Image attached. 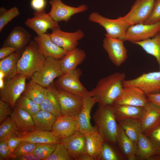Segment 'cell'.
<instances>
[{"mask_svg":"<svg viewBox=\"0 0 160 160\" xmlns=\"http://www.w3.org/2000/svg\"><path fill=\"white\" fill-rule=\"evenodd\" d=\"M50 35L52 40L57 45L67 52L76 48L79 41L84 36L80 29L73 32H66L62 31L59 26L52 30Z\"/></svg>","mask_w":160,"mask_h":160,"instance_id":"obj_13","label":"cell"},{"mask_svg":"<svg viewBox=\"0 0 160 160\" xmlns=\"http://www.w3.org/2000/svg\"><path fill=\"white\" fill-rule=\"evenodd\" d=\"M74 159L61 142L57 144L51 155L46 160H72Z\"/></svg>","mask_w":160,"mask_h":160,"instance_id":"obj_42","label":"cell"},{"mask_svg":"<svg viewBox=\"0 0 160 160\" xmlns=\"http://www.w3.org/2000/svg\"><path fill=\"white\" fill-rule=\"evenodd\" d=\"M82 72L79 68L64 73L58 78L56 85L58 89L83 96L88 91L80 81Z\"/></svg>","mask_w":160,"mask_h":160,"instance_id":"obj_10","label":"cell"},{"mask_svg":"<svg viewBox=\"0 0 160 160\" xmlns=\"http://www.w3.org/2000/svg\"><path fill=\"white\" fill-rule=\"evenodd\" d=\"M111 106L118 122L128 119L140 121L141 119L143 107L115 104L111 105Z\"/></svg>","mask_w":160,"mask_h":160,"instance_id":"obj_26","label":"cell"},{"mask_svg":"<svg viewBox=\"0 0 160 160\" xmlns=\"http://www.w3.org/2000/svg\"><path fill=\"white\" fill-rule=\"evenodd\" d=\"M49 3L51 8L48 14L57 22L64 21L66 23L74 15L84 12L88 8L85 4L75 7L70 6L64 4L61 0H50Z\"/></svg>","mask_w":160,"mask_h":160,"instance_id":"obj_12","label":"cell"},{"mask_svg":"<svg viewBox=\"0 0 160 160\" xmlns=\"http://www.w3.org/2000/svg\"><path fill=\"white\" fill-rule=\"evenodd\" d=\"M64 73L60 59L52 57L46 58L41 68L31 76V79L44 87L47 88L54 80Z\"/></svg>","mask_w":160,"mask_h":160,"instance_id":"obj_4","label":"cell"},{"mask_svg":"<svg viewBox=\"0 0 160 160\" xmlns=\"http://www.w3.org/2000/svg\"><path fill=\"white\" fill-rule=\"evenodd\" d=\"M37 44L46 57H52L60 59L68 52L57 45L51 39L50 34L45 33L34 37Z\"/></svg>","mask_w":160,"mask_h":160,"instance_id":"obj_19","label":"cell"},{"mask_svg":"<svg viewBox=\"0 0 160 160\" xmlns=\"http://www.w3.org/2000/svg\"><path fill=\"white\" fill-rule=\"evenodd\" d=\"M155 0H136L129 12L118 18L127 26L142 23L149 17L152 11Z\"/></svg>","mask_w":160,"mask_h":160,"instance_id":"obj_6","label":"cell"},{"mask_svg":"<svg viewBox=\"0 0 160 160\" xmlns=\"http://www.w3.org/2000/svg\"><path fill=\"white\" fill-rule=\"evenodd\" d=\"M5 78H6L5 74L2 71L0 70V79H4Z\"/></svg>","mask_w":160,"mask_h":160,"instance_id":"obj_54","label":"cell"},{"mask_svg":"<svg viewBox=\"0 0 160 160\" xmlns=\"http://www.w3.org/2000/svg\"><path fill=\"white\" fill-rule=\"evenodd\" d=\"M144 134L148 138L154 148V160H160V122Z\"/></svg>","mask_w":160,"mask_h":160,"instance_id":"obj_37","label":"cell"},{"mask_svg":"<svg viewBox=\"0 0 160 160\" xmlns=\"http://www.w3.org/2000/svg\"><path fill=\"white\" fill-rule=\"evenodd\" d=\"M23 52L17 50L0 60V70L5 74L6 78L9 79L17 74V63Z\"/></svg>","mask_w":160,"mask_h":160,"instance_id":"obj_31","label":"cell"},{"mask_svg":"<svg viewBox=\"0 0 160 160\" xmlns=\"http://www.w3.org/2000/svg\"><path fill=\"white\" fill-rule=\"evenodd\" d=\"M115 146L105 141L97 160H124L120 151Z\"/></svg>","mask_w":160,"mask_h":160,"instance_id":"obj_36","label":"cell"},{"mask_svg":"<svg viewBox=\"0 0 160 160\" xmlns=\"http://www.w3.org/2000/svg\"><path fill=\"white\" fill-rule=\"evenodd\" d=\"M18 135L22 141L36 144H58L61 140L54 135L51 131L36 129L23 132H19Z\"/></svg>","mask_w":160,"mask_h":160,"instance_id":"obj_23","label":"cell"},{"mask_svg":"<svg viewBox=\"0 0 160 160\" xmlns=\"http://www.w3.org/2000/svg\"><path fill=\"white\" fill-rule=\"evenodd\" d=\"M146 95L149 101L160 106V93Z\"/></svg>","mask_w":160,"mask_h":160,"instance_id":"obj_51","label":"cell"},{"mask_svg":"<svg viewBox=\"0 0 160 160\" xmlns=\"http://www.w3.org/2000/svg\"><path fill=\"white\" fill-rule=\"evenodd\" d=\"M31 35L23 27H15L6 39L2 46L12 47L23 52L31 41Z\"/></svg>","mask_w":160,"mask_h":160,"instance_id":"obj_21","label":"cell"},{"mask_svg":"<svg viewBox=\"0 0 160 160\" xmlns=\"http://www.w3.org/2000/svg\"><path fill=\"white\" fill-rule=\"evenodd\" d=\"M85 135L87 153L94 160H97L105 141L97 130Z\"/></svg>","mask_w":160,"mask_h":160,"instance_id":"obj_30","label":"cell"},{"mask_svg":"<svg viewBox=\"0 0 160 160\" xmlns=\"http://www.w3.org/2000/svg\"><path fill=\"white\" fill-rule=\"evenodd\" d=\"M15 106H19L28 112L32 116L40 111V105L23 95L18 100Z\"/></svg>","mask_w":160,"mask_h":160,"instance_id":"obj_40","label":"cell"},{"mask_svg":"<svg viewBox=\"0 0 160 160\" xmlns=\"http://www.w3.org/2000/svg\"><path fill=\"white\" fill-rule=\"evenodd\" d=\"M47 88L46 95L40 105L41 109L48 112L57 117L60 116L62 115L56 88L50 86Z\"/></svg>","mask_w":160,"mask_h":160,"instance_id":"obj_29","label":"cell"},{"mask_svg":"<svg viewBox=\"0 0 160 160\" xmlns=\"http://www.w3.org/2000/svg\"><path fill=\"white\" fill-rule=\"evenodd\" d=\"M33 16L25 22V25L33 30L38 36L46 33L47 30L52 31L59 26L58 22L54 21L46 13L45 9L35 11Z\"/></svg>","mask_w":160,"mask_h":160,"instance_id":"obj_14","label":"cell"},{"mask_svg":"<svg viewBox=\"0 0 160 160\" xmlns=\"http://www.w3.org/2000/svg\"><path fill=\"white\" fill-rule=\"evenodd\" d=\"M32 117L36 129L48 131H51L57 119L51 113L42 110Z\"/></svg>","mask_w":160,"mask_h":160,"instance_id":"obj_33","label":"cell"},{"mask_svg":"<svg viewBox=\"0 0 160 160\" xmlns=\"http://www.w3.org/2000/svg\"><path fill=\"white\" fill-rule=\"evenodd\" d=\"M20 14L18 9L13 7L9 9L2 7L0 9V32L5 26Z\"/></svg>","mask_w":160,"mask_h":160,"instance_id":"obj_39","label":"cell"},{"mask_svg":"<svg viewBox=\"0 0 160 160\" xmlns=\"http://www.w3.org/2000/svg\"><path fill=\"white\" fill-rule=\"evenodd\" d=\"M76 160H94V159L88 153H86L80 155Z\"/></svg>","mask_w":160,"mask_h":160,"instance_id":"obj_52","label":"cell"},{"mask_svg":"<svg viewBox=\"0 0 160 160\" xmlns=\"http://www.w3.org/2000/svg\"><path fill=\"white\" fill-rule=\"evenodd\" d=\"M17 51L16 49L12 47L2 46L0 49V60Z\"/></svg>","mask_w":160,"mask_h":160,"instance_id":"obj_49","label":"cell"},{"mask_svg":"<svg viewBox=\"0 0 160 160\" xmlns=\"http://www.w3.org/2000/svg\"><path fill=\"white\" fill-rule=\"evenodd\" d=\"M148 101L146 94L139 88L125 87H123L113 104L143 107Z\"/></svg>","mask_w":160,"mask_h":160,"instance_id":"obj_17","label":"cell"},{"mask_svg":"<svg viewBox=\"0 0 160 160\" xmlns=\"http://www.w3.org/2000/svg\"><path fill=\"white\" fill-rule=\"evenodd\" d=\"M12 109L7 103L0 100V124H1L10 115Z\"/></svg>","mask_w":160,"mask_h":160,"instance_id":"obj_46","label":"cell"},{"mask_svg":"<svg viewBox=\"0 0 160 160\" xmlns=\"http://www.w3.org/2000/svg\"><path fill=\"white\" fill-rule=\"evenodd\" d=\"M18 131L13 121L10 116L0 125V140L18 134Z\"/></svg>","mask_w":160,"mask_h":160,"instance_id":"obj_38","label":"cell"},{"mask_svg":"<svg viewBox=\"0 0 160 160\" xmlns=\"http://www.w3.org/2000/svg\"><path fill=\"white\" fill-rule=\"evenodd\" d=\"M160 21V0H155L151 12L148 18L142 23L152 24Z\"/></svg>","mask_w":160,"mask_h":160,"instance_id":"obj_44","label":"cell"},{"mask_svg":"<svg viewBox=\"0 0 160 160\" xmlns=\"http://www.w3.org/2000/svg\"><path fill=\"white\" fill-rule=\"evenodd\" d=\"M155 149L152 143L142 132L136 143V160H154Z\"/></svg>","mask_w":160,"mask_h":160,"instance_id":"obj_28","label":"cell"},{"mask_svg":"<svg viewBox=\"0 0 160 160\" xmlns=\"http://www.w3.org/2000/svg\"><path fill=\"white\" fill-rule=\"evenodd\" d=\"M47 91V88H45L31 79L26 86L22 95L40 105L44 100Z\"/></svg>","mask_w":160,"mask_h":160,"instance_id":"obj_34","label":"cell"},{"mask_svg":"<svg viewBox=\"0 0 160 160\" xmlns=\"http://www.w3.org/2000/svg\"><path fill=\"white\" fill-rule=\"evenodd\" d=\"M93 119L95 126L105 141L116 145L119 125L111 105L98 104Z\"/></svg>","mask_w":160,"mask_h":160,"instance_id":"obj_2","label":"cell"},{"mask_svg":"<svg viewBox=\"0 0 160 160\" xmlns=\"http://www.w3.org/2000/svg\"><path fill=\"white\" fill-rule=\"evenodd\" d=\"M37 144L22 141L12 153V159L14 157L31 153L33 152Z\"/></svg>","mask_w":160,"mask_h":160,"instance_id":"obj_43","label":"cell"},{"mask_svg":"<svg viewBox=\"0 0 160 160\" xmlns=\"http://www.w3.org/2000/svg\"><path fill=\"white\" fill-rule=\"evenodd\" d=\"M78 130V116L62 115L57 117L51 132L61 140L73 135Z\"/></svg>","mask_w":160,"mask_h":160,"instance_id":"obj_16","label":"cell"},{"mask_svg":"<svg viewBox=\"0 0 160 160\" xmlns=\"http://www.w3.org/2000/svg\"><path fill=\"white\" fill-rule=\"evenodd\" d=\"M4 79H0V89H2L4 87L5 81Z\"/></svg>","mask_w":160,"mask_h":160,"instance_id":"obj_53","label":"cell"},{"mask_svg":"<svg viewBox=\"0 0 160 160\" xmlns=\"http://www.w3.org/2000/svg\"><path fill=\"white\" fill-rule=\"evenodd\" d=\"M57 144H37L32 153L39 157L41 160H46L52 153L55 149Z\"/></svg>","mask_w":160,"mask_h":160,"instance_id":"obj_41","label":"cell"},{"mask_svg":"<svg viewBox=\"0 0 160 160\" xmlns=\"http://www.w3.org/2000/svg\"><path fill=\"white\" fill-rule=\"evenodd\" d=\"M46 4V0H31V6L35 11L44 9Z\"/></svg>","mask_w":160,"mask_h":160,"instance_id":"obj_48","label":"cell"},{"mask_svg":"<svg viewBox=\"0 0 160 160\" xmlns=\"http://www.w3.org/2000/svg\"><path fill=\"white\" fill-rule=\"evenodd\" d=\"M56 91L62 115L78 116L83 106V97L59 89Z\"/></svg>","mask_w":160,"mask_h":160,"instance_id":"obj_9","label":"cell"},{"mask_svg":"<svg viewBox=\"0 0 160 160\" xmlns=\"http://www.w3.org/2000/svg\"><path fill=\"white\" fill-rule=\"evenodd\" d=\"M74 160L82 154L87 153L85 135L77 131L73 135L61 140Z\"/></svg>","mask_w":160,"mask_h":160,"instance_id":"obj_22","label":"cell"},{"mask_svg":"<svg viewBox=\"0 0 160 160\" xmlns=\"http://www.w3.org/2000/svg\"><path fill=\"white\" fill-rule=\"evenodd\" d=\"M7 139L8 146L12 154L22 140L18 134L12 136Z\"/></svg>","mask_w":160,"mask_h":160,"instance_id":"obj_47","label":"cell"},{"mask_svg":"<svg viewBox=\"0 0 160 160\" xmlns=\"http://www.w3.org/2000/svg\"><path fill=\"white\" fill-rule=\"evenodd\" d=\"M119 125L117 145H118L119 151L125 159L135 160L136 144L128 137L119 124Z\"/></svg>","mask_w":160,"mask_h":160,"instance_id":"obj_27","label":"cell"},{"mask_svg":"<svg viewBox=\"0 0 160 160\" xmlns=\"http://www.w3.org/2000/svg\"><path fill=\"white\" fill-rule=\"evenodd\" d=\"M46 58L36 41L31 40L18 61L17 74L31 77L41 68Z\"/></svg>","mask_w":160,"mask_h":160,"instance_id":"obj_3","label":"cell"},{"mask_svg":"<svg viewBox=\"0 0 160 160\" xmlns=\"http://www.w3.org/2000/svg\"><path fill=\"white\" fill-rule=\"evenodd\" d=\"M83 105L82 110L78 115L79 130V132L86 135L93 131H97L96 127L93 126L90 122L91 111L96 100L90 95L88 92L83 96Z\"/></svg>","mask_w":160,"mask_h":160,"instance_id":"obj_18","label":"cell"},{"mask_svg":"<svg viewBox=\"0 0 160 160\" xmlns=\"http://www.w3.org/2000/svg\"><path fill=\"white\" fill-rule=\"evenodd\" d=\"M132 43L140 46L147 53L155 57L160 71V31L152 38Z\"/></svg>","mask_w":160,"mask_h":160,"instance_id":"obj_32","label":"cell"},{"mask_svg":"<svg viewBox=\"0 0 160 160\" xmlns=\"http://www.w3.org/2000/svg\"><path fill=\"white\" fill-rule=\"evenodd\" d=\"M123 86L137 87L146 95L159 93L160 71L143 73L135 79H125Z\"/></svg>","mask_w":160,"mask_h":160,"instance_id":"obj_7","label":"cell"},{"mask_svg":"<svg viewBox=\"0 0 160 160\" xmlns=\"http://www.w3.org/2000/svg\"><path fill=\"white\" fill-rule=\"evenodd\" d=\"M86 54L84 51L77 47L68 52L60 59L61 67L64 73L73 71L84 60Z\"/></svg>","mask_w":160,"mask_h":160,"instance_id":"obj_25","label":"cell"},{"mask_svg":"<svg viewBox=\"0 0 160 160\" xmlns=\"http://www.w3.org/2000/svg\"><path fill=\"white\" fill-rule=\"evenodd\" d=\"M128 137L136 144L140 134L142 133L140 120L128 119L118 122Z\"/></svg>","mask_w":160,"mask_h":160,"instance_id":"obj_35","label":"cell"},{"mask_svg":"<svg viewBox=\"0 0 160 160\" xmlns=\"http://www.w3.org/2000/svg\"><path fill=\"white\" fill-rule=\"evenodd\" d=\"M27 77L18 74L5 81L4 88L0 90V100L8 104L13 109L26 87Z\"/></svg>","mask_w":160,"mask_h":160,"instance_id":"obj_5","label":"cell"},{"mask_svg":"<svg viewBox=\"0 0 160 160\" xmlns=\"http://www.w3.org/2000/svg\"><path fill=\"white\" fill-rule=\"evenodd\" d=\"M140 121L142 132L145 134L160 122V106L148 101L143 107Z\"/></svg>","mask_w":160,"mask_h":160,"instance_id":"obj_20","label":"cell"},{"mask_svg":"<svg viewBox=\"0 0 160 160\" xmlns=\"http://www.w3.org/2000/svg\"><path fill=\"white\" fill-rule=\"evenodd\" d=\"M160 31V21L152 24L140 23L129 26L121 39L132 43L143 41L154 36Z\"/></svg>","mask_w":160,"mask_h":160,"instance_id":"obj_8","label":"cell"},{"mask_svg":"<svg viewBox=\"0 0 160 160\" xmlns=\"http://www.w3.org/2000/svg\"><path fill=\"white\" fill-rule=\"evenodd\" d=\"M12 154L8 145L7 139L0 140V160L12 159Z\"/></svg>","mask_w":160,"mask_h":160,"instance_id":"obj_45","label":"cell"},{"mask_svg":"<svg viewBox=\"0 0 160 160\" xmlns=\"http://www.w3.org/2000/svg\"><path fill=\"white\" fill-rule=\"evenodd\" d=\"M125 78L124 73H113L100 79L95 87L88 93L98 104L112 105L121 92Z\"/></svg>","mask_w":160,"mask_h":160,"instance_id":"obj_1","label":"cell"},{"mask_svg":"<svg viewBox=\"0 0 160 160\" xmlns=\"http://www.w3.org/2000/svg\"><path fill=\"white\" fill-rule=\"evenodd\" d=\"M89 21L97 23L105 30V36L121 39L129 27L121 22L117 18L110 19L101 15L96 12L91 13L89 16Z\"/></svg>","mask_w":160,"mask_h":160,"instance_id":"obj_11","label":"cell"},{"mask_svg":"<svg viewBox=\"0 0 160 160\" xmlns=\"http://www.w3.org/2000/svg\"><path fill=\"white\" fill-rule=\"evenodd\" d=\"M18 132H23L36 129L32 116L21 108L15 106L10 115Z\"/></svg>","mask_w":160,"mask_h":160,"instance_id":"obj_24","label":"cell"},{"mask_svg":"<svg viewBox=\"0 0 160 160\" xmlns=\"http://www.w3.org/2000/svg\"><path fill=\"white\" fill-rule=\"evenodd\" d=\"M14 160H41V159L32 153L13 158Z\"/></svg>","mask_w":160,"mask_h":160,"instance_id":"obj_50","label":"cell"},{"mask_svg":"<svg viewBox=\"0 0 160 160\" xmlns=\"http://www.w3.org/2000/svg\"><path fill=\"white\" fill-rule=\"evenodd\" d=\"M124 41L119 38L107 36L103 41V47L108 53L112 63L116 66H121L127 57V50Z\"/></svg>","mask_w":160,"mask_h":160,"instance_id":"obj_15","label":"cell"}]
</instances>
